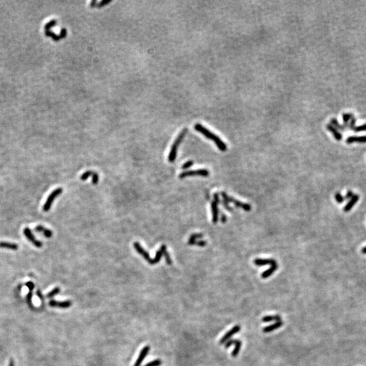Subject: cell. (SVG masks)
I'll use <instances>...</instances> for the list:
<instances>
[{
  "label": "cell",
  "mask_w": 366,
  "mask_h": 366,
  "mask_svg": "<svg viewBox=\"0 0 366 366\" xmlns=\"http://www.w3.org/2000/svg\"><path fill=\"white\" fill-rule=\"evenodd\" d=\"M283 325V322L282 321H277L275 323H274L271 325H268V326L264 327L262 331L264 333H270L271 331H273L274 330H277V329L280 328L281 327H282V325Z\"/></svg>",
  "instance_id": "obj_12"
},
{
  "label": "cell",
  "mask_w": 366,
  "mask_h": 366,
  "mask_svg": "<svg viewBox=\"0 0 366 366\" xmlns=\"http://www.w3.org/2000/svg\"><path fill=\"white\" fill-rule=\"evenodd\" d=\"M218 203H217L216 201H213L211 203V208L212 212V222L213 223L216 224L218 220Z\"/></svg>",
  "instance_id": "obj_14"
},
{
  "label": "cell",
  "mask_w": 366,
  "mask_h": 366,
  "mask_svg": "<svg viewBox=\"0 0 366 366\" xmlns=\"http://www.w3.org/2000/svg\"><path fill=\"white\" fill-rule=\"evenodd\" d=\"M49 305L52 307H59L62 308H67L72 305V302L70 300L59 302L52 300L49 302Z\"/></svg>",
  "instance_id": "obj_11"
},
{
  "label": "cell",
  "mask_w": 366,
  "mask_h": 366,
  "mask_svg": "<svg viewBox=\"0 0 366 366\" xmlns=\"http://www.w3.org/2000/svg\"><path fill=\"white\" fill-rule=\"evenodd\" d=\"M163 255H164L165 258V260H166V262H167L168 264H171L172 263V259L170 258V256H169V254L167 252V250L164 251V254H163Z\"/></svg>",
  "instance_id": "obj_31"
},
{
  "label": "cell",
  "mask_w": 366,
  "mask_h": 366,
  "mask_svg": "<svg viewBox=\"0 0 366 366\" xmlns=\"http://www.w3.org/2000/svg\"><path fill=\"white\" fill-rule=\"evenodd\" d=\"M194 128L196 131H197V132H200V133H201L202 134L204 135V136L205 138L209 139V140H212L214 142L216 145L217 146V147H218L220 151H226V149H227L226 144L218 136H216V134L212 133V132H210L208 129H207L206 128L203 127V125L200 124H196L195 125Z\"/></svg>",
  "instance_id": "obj_1"
},
{
  "label": "cell",
  "mask_w": 366,
  "mask_h": 366,
  "mask_svg": "<svg viewBox=\"0 0 366 366\" xmlns=\"http://www.w3.org/2000/svg\"><path fill=\"white\" fill-rule=\"evenodd\" d=\"M221 195H222V197L223 198V200H225V201H226L228 203H234V204H235V206L237 207V208H242L243 209H244L246 212H249V211H250L251 209H252V208H251V205L250 204H247V203L239 201H238V200H237L229 196L225 192H222Z\"/></svg>",
  "instance_id": "obj_3"
},
{
  "label": "cell",
  "mask_w": 366,
  "mask_h": 366,
  "mask_svg": "<svg viewBox=\"0 0 366 366\" xmlns=\"http://www.w3.org/2000/svg\"><path fill=\"white\" fill-rule=\"evenodd\" d=\"M186 133H187V129L186 128L183 129L182 131L178 136V137L176 138V139L174 142V144H173L172 146L170 152H169V154L168 156L169 161L173 162L175 161L176 157V155H177L178 148L179 147V145L181 144V143L182 142L183 138H185Z\"/></svg>",
  "instance_id": "obj_2"
},
{
  "label": "cell",
  "mask_w": 366,
  "mask_h": 366,
  "mask_svg": "<svg viewBox=\"0 0 366 366\" xmlns=\"http://www.w3.org/2000/svg\"><path fill=\"white\" fill-rule=\"evenodd\" d=\"M23 233H24V235H25V236L26 237V238L28 239L30 242H31L35 247H42V246H43L42 242H40V241H39V240L36 239L35 237L34 236V235L31 232V230H30V229L28 228V227H25V228L24 229Z\"/></svg>",
  "instance_id": "obj_8"
},
{
  "label": "cell",
  "mask_w": 366,
  "mask_h": 366,
  "mask_svg": "<svg viewBox=\"0 0 366 366\" xmlns=\"http://www.w3.org/2000/svg\"><path fill=\"white\" fill-rule=\"evenodd\" d=\"M281 320V317L279 315H269V316H265L262 319V322L264 323H268V322L271 321H280Z\"/></svg>",
  "instance_id": "obj_21"
},
{
  "label": "cell",
  "mask_w": 366,
  "mask_h": 366,
  "mask_svg": "<svg viewBox=\"0 0 366 366\" xmlns=\"http://www.w3.org/2000/svg\"><path fill=\"white\" fill-rule=\"evenodd\" d=\"M209 171L207 169H197V170H191V171H186L184 172H182L179 175L180 178H184L187 176H203V177H207L209 176Z\"/></svg>",
  "instance_id": "obj_5"
},
{
  "label": "cell",
  "mask_w": 366,
  "mask_h": 366,
  "mask_svg": "<svg viewBox=\"0 0 366 366\" xmlns=\"http://www.w3.org/2000/svg\"><path fill=\"white\" fill-rule=\"evenodd\" d=\"M32 298H33V293H32V291H29V292L28 294H27V295H26V302H27V304H28V305H29V306L30 308L33 307Z\"/></svg>",
  "instance_id": "obj_29"
},
{
  "label": "cell",
  "mask_w": 366,
  "mask_h": 366,
  "mask_svg": "<svg viewBox=\"0 0 366 366\" xmlns=\"http://www.w3.org/2000/svg\"><path fill=\"white\" fill-rule=\"evenodd\" d=\"M278 269V264L277 262L274 263L272 265H270V267L269 269H268L264 271V272L261 274V277H262V279H266V278L269 277L270 275H272V274L274 273V271H275L277 269Z\"/></svg>",
  "instance_id": "obj_19"
},
{
  "label": "cell",
  "mask_w": 366,
  "mask_h": 366,
  "mask_svg": "<svg viewBox=\"0 0 366 366\" xmlns=\"http://www.w3.org/2000/svg\"><path fill=\"white\" fill-rule=\"evenodd\" d=\"M149 351H150V347L149 346H146L143 348L142 349L140 354H139L137 360L136 361L134 366H141L142 361H144V358L147 357Z\"/></svg>",
  "instance_id": "obj_10"
},
{
  "label": "cell",
  "mask_w": 366,
  "mask_h": 366,
  "mask_svg": "<svg viewBox=\"0 0 366 366\" xmlns=\"http://www.w3.org/2000/svg\"><path fill=\"white\" fill-rule=\"evenodd\" d=\"M334 197H335L336 201L338 203H343L344 201V199H345L344 197L342 196L340 193H336L335 195H334Z\"/></svg>",
  "instance_id": "obj_28"
},
{
  "label": "cell",
  "mask_w": 366,
  "mask_h": 366,
  "mask_svg": "<svg viewBox=\"0 0 366 366\" xmlns=\"http://www.w3.org/2000/svg\"><path fill=\"white\" fill-rule=\"evenodd\" d=\"M161 364V360H160V359H155V360L148 362V364H147L144 366H160Z\"/></svg>",
  "instance_id": "obj_26"
},
{
  "label": "cell",
  "mask_w": 366,
  "mask_h": 366,
  "mask_svg": "<svg viewBox=\"0 0 366 366\" xmlns=\"http://www.w3.org/2000/svg\"><path fill=\"white\" fill-rule=\"evenodd\" d=\"M206 243H207V242H205V241L200 240V241H198V242H196L195 245L198 246L199 247H204V246H206Z\"/></svg>",
  "instance_id": "obj_38"
},
{
  "label": "cell",
  "mask_w": 366,
  "mask_h": 366,
  "mask_svg": "<svg viewBox=\"0 0 366 366\" xmlns=\"http://www.w3.org/2000/svg\"><path fill=\"white\" fill-rule=\"evenodd\" d=\"M355 194L353 193H352L351 191H348L347 193H346V195L344 197V199H351L352 196H353Z\"/></svg>",
  "instance_id": "obj_37"
},
{
  "label": "cell",
  "mask_w": 366,
  "mask_h": 366,
  "mask_svg": "<svg viewBox=\"0 0 366 366\" xmlns=\"http://www.w3.org/2000/svg\"><path fill=\"white\" fill-rule=\"evenodd\" d=\"M62 193H63V189L58 188L55 190H54V191L50 193V195L47 197L46 203L43 204V210L44 212L49 211L51 208V207H52V203H53L54 200H55V199L57 197L59 196Z\"/></svg>",
  "instance_id": "obj_4"
},
{
  "label": "cell",
  "mask_w": 366,
  "mask_h": 366,
  "mask_svg": "<svg viewBox=\"0 0 366 366\" xmlns=\"http://www.w3.org/2000/svg\"><path fill=\"white\" fill-rule=\"evenodd\" d=\"M355 123H356V118L355 117H353L351 120L350 122H349L348 128H349V129H350V130H352V129H353L355 127Z\"/></svg>",
  "instance_id": "obj_33"
},
{
  "label": "cell",
  "mask_w": 366,
  "mask_h": 366,
  "mask_svg": "<svg viewBox=\"0 0 366 366\" xmlns=\"http://www.w3.org/2000/svg\"><path fill=\"white\" fill-rule=\"evenodd\" d=\"M37 294V296H38V297L40 298L41 300H43V296L42 293L41 292L40 290H37V294Z\"/></svg>",
  "instance_id": "obj_40"
},
{
  "label": "cell",
  "mask_w": 366,
  "mask_h": 366,
  "mask_svg": "<svg viewBox=\"0 0 366 366\" xmlns=\"http://www.w3.org/2000/svg\"><path fill=\"white\" fill-rule=\"evenodd\" d=\"M134 247L135 248V250H136V252L138 254H140V255L143 257L144 258L147 260L149 264L151 263L152 259L150 258L149 254L140 246V243H139L138 242H134Z\"/></svg>",
  "instance_id": "obj_9"
},
{
  "label": "cell",
  "mask_w": 366,
  "mask_h": 366,
  "mask_svg": "<svg viewBox=\"0 0 366 366\" xmlns=\"http://www.w3.org/2000/svg\"><path fill=\"white\" fill-rule=\"evenodd\" d=\"M330 124H331L333 126H334L337 130H340L341 131H344L346 128L344 126L343 124H340L339 121L336 118H332L330 120Z\"/></svg>",
  "instance_id": "obj_24"
},
{
  "label": "cell",
  "mask_w": 366,
  "mask_h": 366,
  "mask_svg": "<svg viewBox=\"0 0 366 366\" xmlns=\"http://www.w3.org/2000/svg\"><path fill=\"white\" fill-rule=\"evenodd\" d=\"M361 252H362L363 254H366V246H365V247H363L362 250H361Z\"/></svg>",
  "instance_id": "obj_44"
},
{
  "label": "cell",
  "mask_w": 366,
  "mask_h": 366,
  "mask_svg": "<svg viewBox=\"0 0 366 366\" xmlns=\"http://www.w3.org/2000/svg\"><path fill=\"white\" fill-rule=\"evenodd\" d=\"M96 3H97L96 0H93L92 2H91V3H90V7H91V8H94V7L96 6Z\"/></svg>",
  "instance_id": "obj_42"
},
{
  "label": "cell",
  "mask_w": 366,
  "mask_h": 366,
  "mask_svg": "<svg viewBox=\"0 0 366 366\" xmlns=\"http://www.w3.org/2000/svg\"><path fill=\"white\" fill-rule=\"evenodd\" d=\"M233 344H235V347L234 348V349L233 350L231 355L233 357H236L239 353L240 350H241V347H242V342L240 340H237V339H232V340H229L228 342H226L225 347L226 348H227L230 347V346Z\"/></svg>",
  "instance_id": "obj_6"
},
{
  "label": "cell",
  "mask_w": 366,
  "mask_h": 366,
  "mask_svg": "<svg viewBox=\"0 0 366 366\" xmlns=\"http://www.w3.org/2000/svg\"><path fill=\"white\" fill-rule=\"evenodd\" d=\"M26 286L29 288V291H33L34 287H35V285H34L32 281H28V282L26 283Z\"/></svg>",
  "instance_id": "obj_36"
},
{
  "label": "cell",
  "mask_w": 366,
  "mask_h": 366,
  "mask_svg": "<svg viewBox=\"0 0 366 366\" xmlns=\"http://www.w3.org/2000/svg\"><path fill=\"white\" fill-rule=\"evenodd\" d=\"M92 182L93 185H96L97 183L98 182V180H99V176L96 172H93V174H92Z\"/></svg>",
  "instance_id": "obj_32"
},
{
  "label": "cell",
  "mask_w": 366,
  "mask_h": 366,
  "mask_svg": "<svg viewBox=\"0 0 366 366\" xmlns=\"http://www.w3.org/2000/svg\"><path fill=\"white\" fill-rule=\"evenodd\" d=\"M226 220H227V218H226V216L225 214H221V221H222V223H225L226 221Z\"/></svg>",
  "instance_id": "obj_41"
},
{
  "label": "cell",
  "mask_w": 366,
  "mask_h": 366,
  "mask_svg": "<svg viewBox=\"0 0 366 366\" xmlns=\"http://www.w3.org/2000/svg\"><path fill=\"white\" fill-rule=\"evenodd\" d=\"M0 247H1V248L9 249L11 250H17L18 248V246L17 245L16 243H14L1 242H0Z\"/></svg>",
  "instance_id": "obj_20"
},
{
  "label": "cell",
  "mask_w": 366,
  "mask_h": 366,
  "mask_svg": "<svg viewBox=\"0 0 366 366\" xmlns=\"http://www.w3.org/2000/svg\"><path fill=\"white\" fill-rule=\"evenodd\" d=\"M35 230L37 233H42V235L45 236L47 238H50L53 235V233L51 230L46 229L42 225H37L35 226Z\"/></svg>",
  "instance_id": "obj_15"
},
{
  "label": "cell",
  "mask_w": 366,
  "mask_h": 366,
  "mask_svg": "<svg viewBox=\"0 0 366 366\" xmlns=\"http://www.w3.org/2000/svg\"><path fill=\"white\" fill-rule=\"evenodd\" d=\"M359 199V195H357V194H355L353 196H352V197L350 199V201H349L347 203V205L344 206V211L345 212H348L350 211V210L352 208H353L354 205L356 204V203L358 201Z\"/></svg>",
  "instance_id": "obj_17"
},
{
  "label": "cell",
  "mask_w": 366,
  "mask_h": 366,
  "mask_svg": "<svg viewBox=\"0 0 366 366\" xmlns=\"http://www.w3.org/2000/svg\"><path fill=\"white\" fill-rule=\"evenodd\" d=\"M8 366H14V361L13 359H10Z\"/></svg>",
  "instance_id": "obj_43"
},
{
  "label": "cell",
  "mask_w": 366,
  "mask_h": 366,
  "mask_svg": "<svg viewBox=\"0 0 366 366\" xmlns=\"http://www.w3.org/2000/svg\"><path fill=\"white\" fill-rule=\"evenodd\" d=\"M352 130H353L355 132H365L366 131V124L358 125V126H355L353 129H352Z\"/></svg>",
  "instance_id": "obj_27"
},
{
  "label": "cell",
  "mask_w": 366,
  "mask_h": 366,
  "mask_svg": "<svg viewBox=\"0 0 366 366\" xmlns=\"http://www.w3.org/2000/svg\"><path fill=\"white\" fill-rule=\"evenodd\" d=\"M327 129L330 131V132H331L332 134H333L334 138L336 140H337L338 141H340L342 139V135L341 134V133L340 132H339L336 128L334 126H333L331 124H328L327 125Z\"/></svg>",
  "instance_id": "obj_18"
},
{
  "label": "cell",
  "mask_w": 366,
  "mask_h": 366,
  "mask_svg": "<svg viewBox=\"0 0 366 366\" xmlns=\"http://www.w3.org/2000/svg\"><path fill=\"white\" fill-rule=\"evenodd\" d=\"M222 205H224V207H225V208L226 209H228L229 211H230V212H231V211H232V208H230V207L229 206V203H228V202H226V201H225V200H223L222 202Z\"/></svg>",
  "instance_id": "obj_39"
},
{
  "label": "cell",
  "mask_w": 366,
  "mask_h": 366,
  "mask_svg": "<svg viewBox=\"0 0 366 366\" xmlns=\"http://www.w3.org/2000/svg\"><path fill=\"white\" fill-rule=\"evenodd\" d=\"M193 165V161H186V163H185V164L182 165V168L183 169H187V168H189L190 167H191V166Z\"/></svg>",
  "instance_id": "obj_35"
},
{
  "label": "cell",
  "mask_w": 366,
  "mask_h": 366,
  "mask_svg": "<svg viewBox=\"0 0 366 366\" xmlns=\"http://www.w3.org/2000/svg\"><path fill=\"white\" fill-rule=\"evenodd\" d=\"M60 291V288L59 287H56L55 288H54V289L50 291V292L47 294V298H52L54 296H55L56 295H57Z\"/></svg>",
  "instance_id": "obj_25"
},
{
  "label": "cell",
  "mask_w": 366,
  "mask_h": 366,
  "mask_svg": "<svg viewBox=\"0 0 366 366\" xmlns=\"http://www.w3.org/2000/svg\"><path fill=\"white\" fill-rule=\"evenodd\" d=\"M240 330H241V326L239 325H235V326L230 329L229 331H227L226 333L223 336L222 338L220 340L219 344H225L226 342H228L230 339L231 338V337L233 336L234 335L236 334L237 333H238V332H239Z\"/></svg>",
  "instance_id": "obj_7"
},
{
  "label": "cell",
  "mask_w": 366,
  "mask_h": 366,
  "mask_svg": "<svg viewBox=\"0 0 366 366\" xmlns=\"http://www.w3.org/2000/svg\"><path fill=\"white\" fill-rule=\"evenodd\" d=\"M111 2V0H102L101 2L98 3V4H96V7H98V8H101V7H103L106 4H108V3H109Z\"/></svg>",
  "instance_id": "obj_34"
},
{
  "label": "cell",
  "mask_w": 366,
  "mask_h": 366,
  "mask_svg": "<svg viewBox=\"0 0 366 366\" xmlns=\"http://www.w3.org/2000/svg\"><path fill=\"white\" fill-rule=\"evenodd\" d=\"M277 262L274 259H271V258H267V259H264V258H256L254 260V263L256 264V266H264V265H267V264H270V265H272L274 263Z\"/></svg>",
  "instance_id": "obj_16"
},
{
  "label": "cell",
  "mask_w": 366,
  "mask_h": 366,
  "mask_svg": "<svg viewBox=\"0 0 366 366\" xmlns=\"http://www.w3.org/2000/svg\"><path fill=\"white\" fill-rule=\"evenodd\" d=\"M354 117V115L351 113H344L342 114V119H343V125L346 128H348L349 122H350L351 119Z\"/></svg>",
  "instance_id": "obj_23"
},
{
  "label": "cell",
  "mask_w": 366,
  "mask_h": 366,
  "mask_svg": "<svg viewBox=\"0 0 366 366\" xmlns=\"http://www.w3.org/2000/svg\"><path fill=\"white\" fill-rule=\"evenodd\" d=\"M93 172H92V171H87L86 172H84L83 174L81 176V181H86L87 180V178L89 177L90 176H92L93 174Z\"/></svg>",
  "instance_id": "obj_30"
},
{
  "label": "cell",
  "mask_w": 366,
  "mask_h": 366,
  "mask_svg": "<svg viewBox=\"0 0 366 366\" xmlns=\"http://www.w3.org/2000/svg\"><path fill=\"white\" fill-rule=\"evenodd\" d=\"M203 235L202 233H194V234H192V235L190 236L189 237V242H188V244L189 245H195L196 242H197V239H201L203 238Z\"/></svg>",
  "instance_id": "obj_22"
},
{
  "label": "cell",
  "mask_w": 366,
  "mask_h": 366,
  "mask_svg": "<svg viewBox=\"0 0 366 366\" xmlns=\"http://www.w3.org/2000/svg\"><path fill=\"white\" fill-rule=\"evenodd\" d=\"M357 142V143H366V136H349L346 140L347 144H352Z\"/></svg>",
  "instance_id": "obj_13"
}]
</instances>
